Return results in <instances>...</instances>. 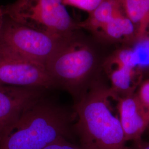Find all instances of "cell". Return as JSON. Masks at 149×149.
Instances as JSON below:
<instances>
[{
	"instance_id": "1",
	"label": "cell",
	"mask_w": 149,
	"mask_h": 149,
	"mask_svg": "<svg viewBox=\"0 0 149 149\" xmlns=\"http://www.w3.org/2000/svg\"><path fill=\"white\" fill-rule=\"evenodd\" d=\"M118 96L93 82L75 101L73 124L84 149H128L118 111Z\"/></svg>"
},
{
	"instance_id": "2",
	"label": "cell",
	"mask_w": 149,
	"mask_h": 149,
	"mask_svg": "<svg viewBox=\"0 0 149 149\" xmlns=\"http://www.w3.org/2000/svg\"><path fill=\"white\" fill-rule=\"evenodd\" d=\"M75 117L74 112L72 114L43 97L0 134V149H43L67 139Z\"/></svg>"
},
{
	"instance_id": "3",
	"label": "cell",
	"mask_w": 149,
	"mask_h": 149,
	"mask_svg": "<svg viewBox=\"0 0 149 149\" xmlns=\"http://www.w3.org/2000/svg\"><path fill=\"white\" fill-rule=\"evenodd\" d=\"M79 31L64 38L45 66L57 87L69 92L75 101L85 92L83 87L97 63L95 50Z\"/></svg>"
},
{
	"instance_id": "4",
	"label": "cell",
	"mask_w": 149,
	"mask_h": 149,
	"mask_svg": "<svg viewBox=\"0 0 149 149\" xmlns=\"http://www.w3.org/2000/svg\"><path fill=\"white\" fill-rule=\"evenodd\" d=\"M5 7L6 15L12 21L60 37L80 29L62 0H16Z\"/></svg>"
},
{
	"instance_id": "5",
	"label": "cell",
	"mask_w": 149,
	"mask_h": 149,
	"mask_svg": "<svg viewBox=\"0 0 149 149\" xmlns=\"http://www.w3.org/2000/svg\"><path fill=\"white\" fill-rule=\"evenodd\" d=\"M64 38L24 26L6 16L0 45L45 66Z\"/></svg>"
},
{
	"instance_id": "6",
	"label": "cell",
	"mask_w": 149,
	"mask_h": 149,
	"mask_svg": "<svg viewBox=\"0 0 149 149\" xmlns=\"http://www.w3.org/2000/svg\"><path fill=\"white\" fill-rule=\"evenodd\" d=\"M0 85L58 87L45 67L0 45Z\"/></svg>"
},
{
	"instance_id": "7",
	"label": "cell",
	"mask_w": 149,
	"mask_h": 149,
	"mask_svg": "<svg viewBox=\"0 0 149 149\" xmlns=\"http://www.w3.org/2000/svg\"><path fill=\"white\" fill-rule=\"evenodd\" d=\"M45 89L0 85V134L19 117L22 113L44 97Z\"/></svg>"
},
{
	"instance_id": "8",
	"label": "cell",
	"mask_w": 149,
	"mask_h": 149,
	"mask_svg": "<svg viewBox=\"0 0 149 149\" xmlns=\"http://www.w3.org/2000/svg\"><path fill=\"white\" fill-rule=\"evenodd\" d=\"M118 111L126 141L141 140L142 135L148 129L146 114L136 94L118 98Z\"/></svg>"
},
{
	"instance_id": "9",
	"label": "cell",
	"mask_w": 149,
	"mask_h": 149,
	"mask_svg": "<svg viewBox=\"0 0 149 149\" xmlns=\"http://www.w3.org/2000/svg\"><path fill=\"white\" fill-rule=\"evenodd\" d=\"M103 68L110 81V88L119 97L133 95L143 81L141 70L139 68L105 63Z\"/></svg>"
},
{
	"instance_id": "10",
	"label": "cell",
	"mask_w": 149,
	"mask_h": 149,
	"mask_svg": "<svg viewBox=\"0 0 149 149\" xmlns=\"http://www.w3.org/2000/svg\"><path fill=\"white\" fill-rule=\"evenodd\" d=\"M122 14H125L122 0H103L85 21L79 22V27L95 35L108 22Z\"/></svg>"
},
{
	"instance_id": "11",
	"label": "cell",
	"mask_w": 149,
	"mask_h": 149,
	"mask_svg": "<svg viewBox=\"0 0 149 149\" xmlns=\"http://www.w3.org/2000/svg\"><path fill=\"white\" fill-rule=\"evenodd\" d=\"M95 36L102 41L136 42L135 27L125 14L115 17Z\"/></svg>"
},
{
	"instance_id": "12",
	"label": "cell",
	"mask_w": 149,
	"mask_h": 149,
	"mask_svg": "<svg viewBox=\"0 0 149 149\" xmlns=\"http://www.w3.org/2000/svg\"><path fill=\"white\" fill-rule=\"evenodd\" d=\"M125 15L136 29V42L145 39L149 28V0H122Z\"/></svg>"
},
{
	"instance_id": "13",
	"label": "cell",
	"mask_w": 149,
	"mask_h": 149,
	"mask_svg": "<svg viewBox=\"0 0 149 149\" xmlns=\"http://www.w3.org/2000/svg\"><path fill=\"white\" fill-rule=\"evenodd\" d=\"M103 0H62L65 6H70L89 13L93 11Z\"/></svg>"
},
{
	"instance_id": "14",
	"label": "cell",
	"mask_w": 149,
	"mask_h": 149,
	"mask_svg": "<svg viewBox=\"0 0 149 149\" xmlns=\"http://www.w3.org/2000/svg\"><path fill=\"white\" fill-rule=\"evenodd\" d=\"M136 94L146 114L149 122V78L141 82Z\"/></svg>"
},
{
	"instance_id": "15",
	"label": "cell",
	"mask_w": 149,
	"mask_h": 149,
	"mask_svg": "<svg viewBox=\"0 0 149 149\" xmlns=\"http://www.w3.org/2000/svg\"><path fill=\"white\" fill-rule=\"evenodd\" d=\"M43 149H84L81 146H77L68 141L66 139H63L50 144Z\"/></svg>"
},
{
	"instance_id": "16",
	"label": "cell",
	"mask_w": 149,
	"mask_h": 149,
	"mask_svg": "<svg viewBox=\"0 0 149 149\" xmlns=\"http://www.w3.org/2000/svg\"><path fill=\"white\" fill-rule=\"evenodd\" d=\"M128 149H149V143L144 142L142 139L134 142L131 147H128Z\"/></svg>"
},
{
	"instance_id": "17",
	"label": "cell",
	"mask_w": 149,
	"mask_h": 149,
	"mask_svg": "<svg viewBox=\"0 0 149 149\" xmlns=\"http://www.w3.org/2000/svg\"><path fill=\"white\" fill-rule=\"evenodd\" d=\"M6 17V15L5 7V6H0V35L5 23Z\"/></svg>"
}]
</instances>
